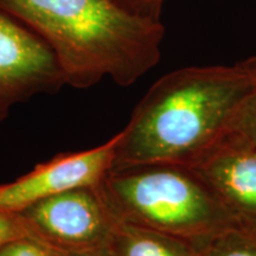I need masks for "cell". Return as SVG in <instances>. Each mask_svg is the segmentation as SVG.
I'll list each match as a JSON object with an SVG mask.
<instances>
[{"instance_id":"13","label":"cell","mask_w":256,"mask_h":256,"mask_svg":"<svg viewBox=\"0 0 256 256\" xmlns=\"http://www.w3.org/2000/svg\"><path fill=\"white\" fill-rule=\"evenodd\" d=\"M26 236L28 234L19 214L0 211V247L5 243Z\"/></svg>"},{"instance_id":"11","label":"cell","mask_w":256,"mask_h":256,"mask_svg":"<svg viewBox=\"0 0 256 256\" xmlns=\"http://www.w3.org/2000/svg\"><path fill=\"white\" fill-rule=\"evenodd\" d=\"M0 256H66L32 238H22L0 247Z\"/></svg>"},{"instance_id":"4","label":"cell","mask_w":256,"mask_h":256,"mask_svg":"<svg viewBox=\"0 0 256 256\" xmlns=\"http://www.w3.org/2000/svg\"><path fill=\"white\" fill-rule=\"evenodd\" d=\"M28 238L66 255H92L106 244L119 220L100 186L46 198L19 212Z\"/></svg>"},{"instance_id":"8","label":"cell","mask_w":256,"mask_h":256,"mask_svg":"<svg viewBox=\"0 0 256 256\" xmlns=\"http://www.w3.org/2000/svg\"><path fill=\"white\" fill-rule=\"evenodd\" d=\"M92 256H200V252L190 242L119 220L106 244Z\"/></svg>"},{"instance_id":"7","label":"cell","mask_w":256,"mask_h":256,"mask_svg":"<svg viewBox=\"0 0 256 256\" xmlns=\"http://www.w3.org/2000/svg\"><path fill=\"white\" fill-rule=\"evenodd\" d=\"M120 133L87 151L62 153L23 177L0 185V211L19 214L46 198L80 188L100 186L114 164Z\"/></svg>"},{"instance_id":"5","label":"cell","mask_w":256,"mask_h":256,"mask_svg":"<svg viewBox=\"0 0 256 256\" xmlns=\"http://www.w3.org/2000/svg\"><path fill=\"white\" fill-rule=\"evenodd\" d=\"M66 80L50 46L19 19L0 8V124L16 104L52 94Z\"/></svg>"},{"instance_id":"14","label":"cell","mask_w":256,"mask_h":256,"mask_svg":"<svg viewBox=\"0 0 256 256\" xmlns=\"http://www.w3.org/2000/svg\"><path fill=\"white\" fill-rule=\"evenodd\" d=\"M66 255V254H64ZM66 256H72V255H66ZM82 256H92V255H82Z\"/></svg>"},{"instance_id":"10","label":"cell","mask_w":256,"mask_h":256,"mask_svg":"<svg viewBox=\"0 0 256 256\" xmlns=\"http://www.w3.org/2000/svg\"><path fill=\"white\" fill-rule=\"evenodd\" d=\"M240 63L248 74L250 89L238 107L232 128L256 144V55L240 60Z\"/></svg>"},{"instance_id":"3","label":"cell","mask_w":256,"mask_h":256,"mask_svg":"<svg viewBox=\"0 0 256 256\" xmlns=\"http://www.w3.org/2000/svg\"><path fill=\"white\" fill-rule=\"evenodd\" d=\"M100 191L121 222L174 236L198 248L220 234L240 228L185 165L152 162L110 170Z\"/></svg>"},{"instance_id":"1","label":"cell","mask_w":256,"mask_h":256,"mask_svg":"<svg viewBox=\"0 0 256 256\" xmlns=\"http://www.w3.org/2000/svg\"><path fill=\"white\" fill-rule=\"evenodd\" d=\"M0 8L46 42L74 88L104 78L130 87L162 57V20L130 14L114 0H0Z\"/></svg>"},{"instance_id":"6","label":"cell","mask_w":256,"mask_h":256,"mask_svg":"<svg viewBox=\"0 0 256 256\" xmlns=\"http://www.w3.org/2000/svg\"><path fill=\"white\" fill-rule=\"evenodd\" d=\"M185 166L215 194L240 228L256 236V144L230 128Z\"/></svg>"},{"instance_id":"12","label":"cell","mask_w":256,"mask_h":256,"mask_svg":"<svg viewBox=\"0 0 256 256\" xmlns=\"http://www.w3.org/2000/svg\"><path fill=\"white\" fill-rule=\"evenodd\" d=\"M120 8L138 17L160 20L165 0H114Z\"/></svg>"},{"instance_id":"9","label":"cell","mask_w":256,"mask_h":256,"mask_svg":"<svg viewBox=\"0 0 256 256\" xmlns=\"http://www.w3.org/2000/svg\"><path fill=\"white\" fill-rule=\"evenodd\" d=\"M200 256H256V236L242 229L220 234L200 246Z\"/></svg>"},{"instance_id":"2","label":"cell","mask_w":256,"mask_h":256,"mask_svg":"<svg viewBox=\"0 0 256 256\" xmlns=\"http://www.w3.org/2000/svg\"><path fill=\"white\" fill-rule=\"evenodd\" d=\"M249 89L250 80L240 62L166 74L120 132L112 170L152 162L188 165L232 128Z\"/></svg>"}]
</instances>
